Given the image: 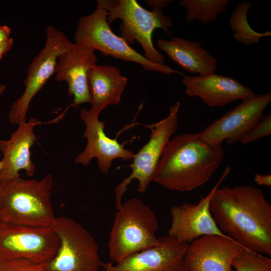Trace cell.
<instances>
[{
	"mask_svg": "<svg viewBox=\"0 0 271 271\" xmlns=\"http://www.w3.org/2000/svg\"><path fill=\"white\" fill-rule=\"evenodd\" d=\"M219 229L244 248L271 255V205L250 185L219 187L210 202Z\"/></svg>",
	"mask_w": 271,
	"mask_h": 271,
	"instance_id": "6da1fadb",
	"label": "cell"
},
{
	"mask_svg": "<svg viewBox=\"0 0 271 271\" xmlns=\"http://www.w3.org/2000/svg\"><path fill=\"white\" fill-rule=\"evenodd\" d=\"M224 156L222 146L207 143L200 132L176 136L165 147L153 181L171 190L192 191L209 180Z\"/></svg>",
	"mask_w": 271,
	"mask_h": 271,
	"instance_id": "7a4b0ae2",
	"label": "cell"
},
{
	"mask_svg": "<svg viewBox=\"0 0 271 271\" xmlns=\"http://www.w3.org/2000/svg\"><path fill=\"white\" fill-rule=\"evenodd\" d=\"M51 174L40 180L18 177L0 183V221L52 227L56 217L51 201Z\"/></svg>",
	"mask_w": 271,
	"mask_h": 271,
	"instance_id": "3957f363",
	"label": "cell"
},
{
	"mask_svg": "<svg viewBox=\"0 0 271 271\" xmlns=\"http://www.w3.org/2000/svg\"><path fill=\"white\" fill-rule=\"evenodd\" d=\"M116 210L108 242L111 262L159 244L157 218L149 206L132 198Z\"/></svg>",
	"mask_w": 271,
	"mask_h": 271,
	"instance_id": "277c9868",
	"label": "cell"
},
{
	"mask_svg": "<svg viewBox=\"0 0 271 271\" xmlns=\"http://www.w3.org/2000/svg\"><path fill=\"white\" fill-rule=\"evenodd\" d=\"M108 12L109 24L117 19L122 21L119 30L122 37L128 45L137 41L144 51V57L149 61L164 64L163 55L155 48L152 40L153 32L160 29L171 36L169 29L173 22L162 10L148 11L136 0H97Z\"/></svg>",
	"mask_w": 271,
	"mask_h": 271,
	"instance_id": "5b68a950",
	"label": "cell"
},
{
	"mask_svg": "<svg viewBox=\"0 0 271 271\" xmlns=\"http://www.w3.org/2000/svg\"><path fill=\"white\" fill-rule=\"evenodd\" d=\"M107 11L97 3V8L92 13L79 19L74 34L75 44L99 51L106 56L137 63L146 70L167 75L178 74L185 76L168 65L148 60L122 37L112 32L107 21Z\"/></svg>",
	"mask_w": 271,
	"mask_h": 271,
	"instance_id": "8992f818",
	"label": "cell"
},
{
	"mask_svg": "<svg viewBox=\"0 0 271 271\" xmlns=\"http://www.w3.org/2000/svg\"><path fill=\"white\" fill-rule=\"evenodd\" d=\"M52 227L60 246L54 258L44 264V271H100L103 262L99 247L88 230L64 216L56 217Z\"/></svg>",
	"mask_w": 271,
	"mask_h": 271,
	"instance_id": "52a82bcc",
	"label": "cell"
},
{
	"mask_svg": "<svg viewBox=\"0 0 271 271\" xmlns=\"http://www.w3.org/2000/svg\"><path fill=\"white\" fill-rule=\"evenodd\" d=\"M181 103L177 101L169 108L168 115L161 120L148 126L151 130L149 141L134 154L130 165L131 174L115 187V206L122 204V198L128 186L133 179L138 181V191L145 193L153 181L155 171L163 151L178 128V115Z\"/></svg>",
	"mask_w": 271,
	"mask_h": 271,
	"instance_id": "ba28073f",
	"label": "cell"
},
{
	"mask_svg": "<svg viewBox=\"0 0 271 271\" xmlns=\"http://www.w3.org/2000/svg\"><path fill=\"white\" fill-rule=\"evenodd\" d=\"M45 31V46L28 68L25 90L10 107L9 119L11 123L19 124L26 121L31 100L55 73L58 56L73 44L63 33L52 26H47Z\"/></svg>",
	"mask_w": 271,
	"mask_h": 271,
	"instance_id": "9c48e42d",
	"label": "cell"
},
{
	"mask_svg": "<svg viewBox=\"0 0 271 271\" xmlns=\"http://www.w3.org/2000/svg\"><path fill=\"white\" fill-rule=\"evenodd\" d=\"M59 238L52 227L0 221V259H26L45 264L55 256Z\"/></svg>",
	"mask_w": 271,
	"mask_h": 271,
	"instance_id": "30bf717a",
	"label": "cell"
},
{
	"mask_svg": "<svg viewBox=\"0 0 271 271\" xmlns=\"http://www.w3.org/2000/svg\"><path fill=\"white\" fill-rule=\"evenodd\" d=\"M271 102V93L254 94L209 124L200 132L202 139L215 146L239 142L263 116Z\"/></svg>",
	"mask_w": 271,
	"mask_h": 271,
	"instance_id": "8fae6325",
	"label": "cell"
},
{
	"mask_svg": "<svg viewBox=\"0 0 271 271\" xmlns=\"http://www.w3.org/2000/svg\"><path fill=\"white\" fill-rule=\"evenodd\" d=\"M231 170V167H227L209 193L202 197L198 203L185 202L171 208V223L168 235L187 244L204 235L229 237L217 226L211 212L210 202L215 191Z\"/></svg>",
	"mask_w": 271,
	"mask_h": 271,
	"instance_id": "7c38bea8",
	"label": "cell"
},
{
	"mask_svg": "<svg viewBox=\"0 0 271 271\" xmlns=\"http://www.w3.org/2000/svg\"><path fill=\"white\" fill-rule=\"evenodd\" d=\"M156 246L131 254L119 261L103 262L100 271H187V243L166 235Z\"/></svg>",
	"mask_w": 271,
	"mask_h": 271,
	"instance_id": "4fadbf2b",
	"label": "cell"
},
{
	"mask_svg": "<svg viewBox=\"0 0 271 271\" xmlns=\"http://www.w3.org/2000/svg\"><path fill=\"white\" fill-rule=\"evenodd\" d=\"M98 117L99 114L91 109L81 110L80 118L86 125L82 137L87 140V144L83 151L77 155L75 162L87 166L95 158L100 172L107 174L114 160L119 158L131 160L134 154L125 149L123 144H120L116 139L110 138L106 134L105 123Z\"/></svg>",
	"mask_w": 271,
	"mask_h": 271,
	"instance_id": "5bb4252c",
	"label": "cell"
},
{
	"mask_svg": "<svg viewBox=\"0 0 271 271\" xmlns=\"http://www.w3.org/2000/svg\"><path fill=\"white\" fill-rule=\"evenodd\" d=\"M244 248L230 237L204 235L188 244L185 265L187 271H234L232 262Z\"/></svg>",
	"mask_w": 271,
	"mask_h": 271,
	"instance_id": "9a60e30c",
	"label": "cell"
},
{
	"mask_svg": "<svg viewBox=\"0 0 271 271\" xmlns=\"http://www.w3.org/2000/svg\"><path fill=\"white\" fill-rule=\"evenodd\" d=\"M97 60L94 50L75 43L58 56L55 78L59 82L66 81L68 84V93L73 97L69 107L90 103L88 75Z\"/></svg>",
	"mask_w": 271,
	"mask_h": 271,
	"instance_id": "2e32d148",
	"label": "cell"
},
{
	"mask_svg": "<svg viewBox=\"0 0 271 271\" xmlns=\"http://www.w3.org/2000/svg\"><path fill=\"white\" fill-rule=\"evenodd\" d=\"M182 82L187 96L199 97L210 107H222L254 94L252 90L236 79L214 73L205 75L185 76Z\"/></svg>",
	"mask_w": 271,
	"mask_h": 271,
	"instance_id": "e0dca14e",
	"label": "cell"
},
{
	"mask_svg": "<svg viewBox=\"0 0 271 271\" xmlns=\"http://www.w3.org/2000/svg\"><path fill=\"white\" fill-rule=\"evenodd\" d=\"M42 122L31 117L28 122L19 124L8 140H0V151L3 154L4 167L0 173V183L20 177L25 171L28 177L33 176L36 165L31 160V149L36 140L34 129Z\"/></svg>",
	"mask_w": 271,
	"mask_h": 271,
	"instance_id": "ac0fdd59",
	"label": "cell"
},
{
	"mask_svg": "<svg viewBox=\"0 0 271 271\" xmlns=\"http://www.w3.org/2000/svg\"><path fill=\"white\" fill-rule=\"evenodd\" d=\"M157 47L188 73L205 75L214 73L216 69V58L198 41L178 37L169 40L159 39Z\"/></svg>",
	"mask_w": 271,
	"mask_h": 271,
	"instance_id": "d6986e66",
	"label": "cell"
},
{
	"mask_svg": "<svg viewBox=\"0 0 271 271\" xmlns=\"http://www.w3.org/2000/svg\"><path fill=\"white\" fill-rule=\"evenodd\" d=\"M127 81L116 66H94L88 75L91 109L99 114L108 106L117 104Z\"/></svg>",
	"mask_w": 271,
	"mask_h": 271,
	"instance_id": "ffe728a7",
	"label": "cell"
},
{
	"mask_svg": "<svg viewBox=\"0 0 271 271\" xmlns=\"http://www.w3.org/2000/svg\"><path fill=\"white\" fill-rule=\"evenodd\" d=\"M229 0H181L179 5L186 8L188 24L196 20L206 26L215 22L226 11Z\"/></svg>",
	"mask_w": 271,
	"mask_h": 271,
	"instance_id": "44dd1931",
	"label": "cell"
},
{
	"mask_svg": "<svg viewBox=\"0 0 271 271\" xmlns=\"http://www.w3.org/2000/svg\"><path fill=\"white\" fill-rule=\"evenodd\" d=\"M252 7L250 2H243L236 6L229 19L231 31L234 39L246 45L256 44L261 38L270 36V32L258 33L252 30L247 20V14Z\"/></svg>",
	"mask_w": 271,
	"mask_h": 271,
	"instance_id": "7402d4cb",
	"label": "cell"
},
{
	"mask_svg": "<svg viewBox=\"0 0 271 271\" xmlns=\"http://www.w3.org/2000/svg\"><path fill=\"white\" fill-rule=\"evenodd\" d=\"M232 266L235 271H271V259L244 248L233 260Z\"/></svg>",
	"mask_w": 271,
	"mask_h": 271,
	"instance_id": "603a6c76",
	"label": "cell"
},
{
	"mask_svg": "<svg viewBox=\"0 0 271 271\" xmlns=\"http://www.w3.org/2000/svg\"><path fill=\"white\" fill-rule=\"evenodd\" d=\"M271 134L270 112L263 115L261 119L257 123L240 141L242 144H246Z\"/></svg>",
	"mask_w": 271,
	"mask_h": 271,
	"instance_id": "cb8c5ba5",
	"label": "cell"
},
{
	"mask_svg": "<svg viewBox=\"0 0 271 271\" xmlns=\"http://www.w3.org/2000/svg\"><path fill=\"white\" fill-rule=\"evenodd\" d=\"M44 264L26 259H0V271H44Z\"/></svg>",
	"mask_w": 271,
	"mask_h": 271,
	"instance_id": "d4e9b609",
	"label": "cell"
},
{
	"mask_svg": "<svg viewBox=\"0 0 271 271\" xmlns=\"http://www.w3.org/2000/svg\"><path fill=\"white\" fill-rule=\"evenodd\" d=\"M173 1L172 0H146L145 2L153 9L162 10L169 6Z\"/></svg>",
	"mask_w": 271,
	"mask_h": 271,
	"instance_id": "484cf974",
	"label": "cell"
},
{
	"mask_svg": "<svg viewBox=\"0 0 271 271\" xmlns=\"http://www.w3.org/2000/svg\"><path fill=\"white\" fill-rule=\"evenodd\" d=\"M254 180L259 185L265 186L267 187L271 186L270 174L261 175L258 173L255 174Z\"/></svg>",
	"mask_w": 271,
	"mask_h": 271,
	"instance_id": "4316f807",
	"label": "cell"
},
{
	"mask_svg": "<svg viewBox=\"0 0 271 271\" xmlns=\"http://www.w3.org/2000/svg\"><path fill=\"white\" fill-rule=\"evenodd\" d=\"M14 45V41L12 38L0 44V60L12 48Z\"/></svg>",
	"mask_w": 271,
	"mask_h": 271,
	"instance_id": "83f0119b",
	"label": "cell"
},
{
	"mask_svg": "<svg viewBox=\"0 0 271 271\" xmlns=\"http://www.w3.org/2000/svg\"><path fill=\"white\" fill-rule=\"evenodd\" d=\"M11 29L7 25L0 26V44L10 38Z\"/></svg>",
	"mask_w": 271,
	"mask_h": 271,
	"instance_id": "f1b7e54d",
	"label": "cell"
},
{
	"mask_svg": "<svg viewBox=\"0 0 271 271\" xmlns=\"http://www.w3.org/2000/svg\"><path fill=\"white\" fill-rule=\"evenodd\" d=\"M6 89V86L0 83V95L3 94L5 91Z\"/></svg>",
	"mask_w": 271,
	"mask_h": 271,
	"instance_id": "f546056e",
	"label": "cell"
},
{
	"mask_svg": "<svg viewBox=\"0 0 271 271\" xmlns=\"http://www.w3.org/2000/svg\"><path fill=\"white\" fill-rule=\"evenodd\" d=\"M0 157H1V154H0ZM4 167V164L2 161H0V173L2 171Z\"/></svg>",
	"mask_w": 271,
	"mask_h": 271,
	"instance_id": "4dcf8cb0",
	"label": "cell"
}]
</instances>
